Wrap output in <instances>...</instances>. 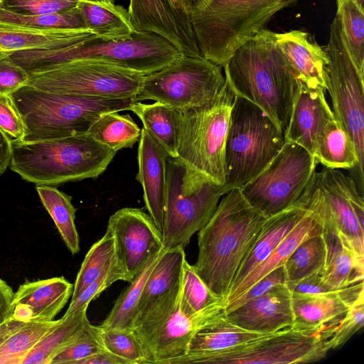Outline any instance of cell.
<instances>
[{
  "label": "cell",
  "mask_w": 364,
  "mask_h": 364,
  "mask_svg": "<svg viewBox=\"0 0 364 364\" xmlns=\"http://www.w3.org/2000/svg\"><path fill=\"white\" fill-rule=\"evenodd\" d=\"M267 218L235 188L223 196L210 220L198 231L194 269L225 303L239 267Z\"/></svg>",
  "instance_id": "6da1fadb"
},
{
  "label": "cell",
  "mask_w": 364,
  "mask_h": 364,
  "mask_svg": "<svg viewBox=\"0 0 364 364\" xmlns=\"http://www.w3.org/2000/svg\"><path fill=\"white\" fill-rule=\"evenodd\" d=\"M223 68L235 95L258 106L284 133L300 83L276 43L275 33L261 30Z\"/></svg>",
  "instance_id": "7a4b0ae2"
},
{
  "label": "cell",
  "mask_w": 364,
  "mask_h": 364,
  "mask_svg": "<svg viewBox=\"0 0 364 364\" xmlns=\"http://www.w3.org/2000/svg\"><path fill=\"white\" fill-rule=\"evenodd\" d=\"M182 55L163 36L137 30L124 40L104 41L95 36L83 43L65 47L10 52L13 61L29 75L82 60L103 61L146 75Z\"/></svg>",
  "instance_id": "3957f363"
},
{
  "label": "cell",
  "mask_w": 364,
  "mask_h": 364,
  "mask_svg": "<svg viewBox=\"0 0 364 364\" xmlns=\"http://www.w3.org/2000/svg\"><path fill=\"white\" fill-rule=\"evenodd\" d=\"M24 124L22 141L87 134L102 114L129 110L136 98H101L56 93L24 85L10 94Z\"/></svg>",
  "instance_id": "277c9868"
},
{
  "label": "cell",
  "mask_w": 364,
  "mask_h": 364,
  "mask_svg": "<svg viewBox=\"0 0 364 364\" xmlns=\"http://www.w3.org/2000/svg\"><path fill=\"white\" fill-rule=\"evenodd\" d=\"M11 143L10 169L37 186L96 178L117 153L87 133L31 142L12 139Z\"/></svg>",
  "instance_id": "5b68a950"
},
{
  "label": "cell",
  "mask_w": 364,
  "mask_h": 364,
  "mask_svg": "<svg viewBox=\"0 0 364 364\" xmlns=\"http://www.w3.org/2000/svg\"><path fill=\"white\" fill-rule=\"evenodd\" d=\"M299 0H205L190 14L202 56L223 68L281 10Z\"/></svg>",
  "instance_id": "8992f818"
},
{
  "label": "cell",
  "mask_w": 364,
  "mask_h": 364,
  "mask_svg": "<svg viewBox=\"0 0 364 364\" xmlns=\"http://www.w3.org/2000/svg\"><path fill=\"white\" fill-rule=\"evenodd\" d=\"M284 143V132L262 109L235 95L225 147V193L258 176Z\"/></svg>",
  "instance_id": "52a82bcc"
},
{
  "label": "cell",
  "mask_w": 364,
  "mask_h": 364,
  "mask_svg": "<svg viewBox=\"0 0 364 364\" xmlns=\"http://www.w3.org/2000/svg\"><path fill=\"white\" fill-rule=\"evenodd\" d=\"M223 186L178 158L168 157L163 227L164 250L185 248L210 220Z\"/></svg>",
  "instance_id": "ba28073f"
},
{
  "label": "cell",
  "mask_w": 364,
  "mask_h": 364,
  "mask_svg": "<svg viewBox=\"0 0 364 364\" xmlns=\"http://www.w3.org/2000/svg\"><path fill=\"white\" fill-rule=\"evenodd\" d=\"M234 97L226 82L210 102L179 110L177 158L222 186L225 182V147Z\"/></svg>",
  "instance_id": "9c48e42d"
},
{
  "label": "cell",
  "mask_w": 364,
  "mask_h": 364,
  "mask_svg": "<svg viewBox=\"0 0 364 364\" xmlns=\"http://www.w3.org/2000/svg\"><path fill=\"white\" fill-rule=\"evenodd\" d=\"M181 292L182 278L145 314L135 319L132 331L144 350V364H167L185 355L193 335L225 310V306L220 305L186 316L180 310Z\"/></svg>",
  "instance_id": "30bf717a"
},
{
  "label": "cell",
  "mask_w": 364,
  "mask_h": 364,
  "mask_svg": "<svg viewBox=\"0 0 364 364\" xmlns=\"http://www.w3.org/2000/svg\"><path fill=\"white\" fill-rule=\"evenodd\" d=\"M223 68L203 56L181 58L144 76L136 100H151L184 110L214 100L225 85Z\"/></svg>",
  "instance_id": "8fae6325"
},
{
  "label": "cell",
  "mask_w": 364,
  "mask_h": 364,
  "mask_svg": "<svg viewBox=\"0 0 364 364\" xmlns=\"http://www.w3.org/2000/svg\"><path fill=\"white\" fill-rule=\"evenodd\" d=\"M318 164L306 149L285 141L269 165L240 190L253 208L267 218L272 216L299 200Z\"/></svg>",
  "instance_id": "7c38bea8"
},
{
  "label": "cell",
  "mask_w": 364,
  "mask_h": 364,
  "mask_svg": "<svg viewBox=\"0 0 364 364\" xmlns=\"http://www.w3.org/2000/svg\"><path fill=\"white\" fill-rule=\"evenodd\" d=\"M145 75L100 60H82L29 75L44 91L101 98H136Z\"/></svg>",
  "instance_id": "4fadbf2b"
},
{
  "label": "cell",
  "mask_w": 364,
  "mask_h": 364,
  "mask_svg": "<svg viewBox=\"0 0 364 364\" xmlns=\"http://www.w3.org/2000/svg\"><path fill=\"white\" fill-rule=\"evenodd\" d=\"M328 351L318 333L289 327L218 353H186L168 364L308 363L324 358Z\"/></svg>",
  "instance_id": "5bb4252c"
},
{
  "label": "cell",
  "mask_w": 364,
  "mask_h": 364,
  "mask_svg": "<svg viewBox=\"0 0 364 364\" xmlns=\"http://www.w3.org/2000/svg\"><path fill=\"white\" fill-rule=\"evenodd\" d=\"M326 50L328 56L326 85L335 118L351 138L363 176L364 162V77L356 69L343 38L341 23L336 14Z\"/></svg>",
  "instance_id": "9a60e30c"
},
{
  "label": "cell",
  "mask_w": 364,
  "mask_h": 364,
  "mask_svg": "<svg viewBox=\"0 0 364 364\" xmlns=\"http://www.w3.org/2000/svg\"><path fill=\"white\" fill-rule=\"evenodd\" d=\"M313 182L345 242L364 259V202L350 175L338 169L323 168L315 172Z\"/></svg>",
  "instance_id": "2e32d148"
},
{
  "label": "cell",
  "mask_w": 364,
  "mask_h": 364,
  "mask_svg": "<svg viewBox=\"0 0 364 364\" xmlns=\"http://www.w3.org/2000/svg\"><path fill=\"white\" fill-rule=\"evenodd\" d=\"M107 229L113 235L117 259L125 282H131L152 256L162 250V235L142 209L123 208L109 218Z\"/></svg>",
  "instance_id": "e0dca14e"
},
{
  "label": "cell",
  "mask_w": 364,
  "mask_h": 364,
  "mask_svg": "<svg viewBox=\"0 0 364 364\" xmlns=\"http://www.w3.org/2000/svg\"><path fill=\"white\" fill-rule=\"evenodd\" d=\"M135 30L156 33L188 56H202L188 14L177 0H130L128 9Z\"/></svg>",
  "instance_id": "ac0fdd59"
},
{
  "label": "cell",
  "mask_w": 364,
  "mask_h": 364,
  "mask_svg": "<svg viewBox=\"0 0 364 364\" xmlns=\"http://www.w3.org/2000/svg\"><path fill=\"white\" fill-rule=\"evenodd\" d=\"M361 299H364L363 281L336 292L291 293V328L306 333H317L326 324L339 319Z\"/></svg>",
  "instance_id": "d6986e66"
},
{
  "label": "cell",
  "mask_w": 364,
  "mask_h": 364,
  "mask_svg": "<svg viewBox=\"0 0 364 364\" xmlns=\"http://www.w3.org/2000/svg\"><path fill=\"white\" fill-rule=\"evenodd\" d=\"M225 314L232 323L247 331L275 333L293 324L291 292L286 284L277 285Z\"/></svg>",
  "instance_id": "ffe728a7"
},
{
  "label": "cell",
  "mask_w": 364,
  "mask_h": 364,
  "mask_svg": "<svg viewBox=\"0 0 364 364\" xmlns=\"http://www.w3.org/2000/svg\"><path fill=\"white\" fill-rule=\"evenodd\" d=\"M168 156L164 147L142 127L139 140L136 179L142 186L146 209L161 232L164 218Z\"/></svg>",
  "instance_id": "44dd1931"
},
{
  "label": "cell",
  "mask_w": 364,
  "mask_h": 364,
  "mask_svg": "<svg viewBox=\"0 0 364 364\" xmlns=\"http://www.w3.org/2000/svg\"><path fill=\"white\" fill-rule=\"evenodd\" d=\"M73 291V284L64 277L26 282L14 292L11 317L24 323L53 321Z\"/></svg>",
  "instance_id": "7402d4cb"
},
{
  "label": "cell",
  "mask_w": 364,
  "mask_h": 364,
  "mask_svg": "<svg viewBox=\"0 0 364 364\" xmlns=\"http://www.w3.org/2000/svg\"><path fill=\"white\" fill-rule=\"evenodd\" d=\"M275 38L299 83L326 91L328 56L326 48L319 46L310 33L301 30L275 33Z\"/></svg>",
  "instance_id": "603a6c76"
},
{
  "label": "cell",
  "mask_w": 364,
  "mask_h": 364,
  "mask_svg": "<svg viewBox=\"0 0 364 364\" xmlns=\"http://www.w3.org/2000/svg\"><path fill=\"white\" fill-rule=\"evenodd\" d=\"M326 91L300 84L287 129L285 141L294 142L314 156L317 135L323 124L333 115Z\"/></svg>",
  "instance_id": "cb8c5ba5"
},
{
  "label": "cell",
  "mask_w": 364,
  "mask_h": 364,
  "mask_svg": "<svg viewBox=\"0 0 364 364\" xmlns=\"http://www.w3.org/2000/svg\"><path fill=\"white\" fill-rule=\"evenodd\" d=\"M307 211L306 201L302 196L292 206L267 218L239 267L229 294L268 257Z\"/></svg>",
  "instance_id": "d4e9b609"
},
{
  "label": "cell",
  "mask_w": 364,
  "mask_h": 364,
  "mask_svg": "<svg viewBox=\"0 0 364 364\" xmlns=\"http://www.w3.org/2000/svg\"><path fill=\"white\" fill-rule=\"evenodd\" d=\"M314 156L325 168L345 169L353 173L350 176L363 195V176L359 171L354 144L334 115L327 119L317 135Z\"/></svg>",
  "instance_id": "484cf974"
},
{
  "label": "cell",
  "mask_w": 364,
  "mask_h": 364,
  "mask_svg": "<svg viewBox=\"0 0 364 364\" xmlns=\"http://www.w3.org/2000/svg\"><path fill=\"white\" fill-rule=\"evenodd\" d=\"M95 36L89 29L34 28L0 23V48L9 52L65 47Z\"/></svg>",
  "instance_id": "4316f807"
},
{
  "label": "cell",
  "mask_w": 364,
  "mask_h": 364,
  "mask_svg": "<svg viewBox=\"0 0 364 364\" xmlns=\"http://www.w3.org/2000/svg\"><path fill=\"white\" fill-rule=\"evenodd\" d=\"M307 207V206H306ZM299 223L289 232L268 257L255 268L228 296L225 305L245 293L251 286L274 269L284 265L297 246L306 238L322 233L321 219L318 213L308 208Z\"/></svg>",
  "instance_id": "83f0119b"
},
{
  "label": "cell",
  "mask_w": 364,
  "mask_h": 364,
  "mask_svg": "<svg viewBox=\"0 0 364 364\" xmlns=\"http://www.w3.org/2000/svg\"><path fill=\"white\" fill-rule=\"evenodd\" d=\"M270 333L254 332L232 323L225 310L200 328L190 341L186 353H215L242 345Z\"/></svg>",
  "instance_id": "f1b7e54d"
},
{
  "label": "cell",
  "mask_w": 364,
  "mask_h": 364,
  "mask_svg": "<svg viewBox=\"0 0 364 364\" xmlns=\"http://www.w3.org/2000/svg\"><path fill=\"white\" fill-rule=\"evenodd\" d=\"M186 260L183 247L163 250L144 286L136 318L177 285L182 278Z\"/></svg>",
  "instance_id": "f546056e"
},
{
  "label": "cell",
  "mask_w": 364,
  "mask_h": 364,
  "mask_svg": "<svg viewBox=\"0 0 364 364\" xmlns=\"http://www.w3.org/2000/svg\"><path fill=\"white\" fill-rule=\"evenodd\" d=\"M87 28L104 41L124 40L135 30L128 11L114 4L80 0L77 6Z\"/></svg>",
  "instance_id": "4dcf8cb0"
},
{
  "label": "cell",
  "mask_w": 364,
  "mask_h": 364,
  "mask_svg": "<svg viewBox=\"0 0 364 364\" xmlns=\"http://www.w3.org/2000/svg\"><path fill=\"white\" fill-rule=\"evenodd\" d=\"M85 305L68 316L48 332L29 352L22 364H50L52 358L70 344L89 323Z\"/></svg>",
  "instance_id": "1f68e13d"
},
{
  "label": "cell",
  "mask_w": 364,
  "mask_h": 364,
  "mask_svg": "<svg viewBox=\"0 0 364 364\" xmlns=\"http://www.w3.org/2000/svg\"><path fill=\"white\" fill-rule=\"evenodd\" d=\"M145 128L166 150L169 156L177 158L180 112L168 105L155 102H135L131 107Z\"/></svg>",
  "instance_id": "d6a6232c"
},
{
  "label": "cell",
  "mask_w": 364,
  "mask_h": 364,
  "mask_svg": "<svg viewBox=\"0 0 364 364\" xmlns=\"http://www.w3.org/2000/svg\"><path fill=\"white\" fill-rule=\"evenodd\" d=\"M39 198L53 220L68 249L73 255L80 250V237L75 225L76 209L71 196L48 185L36 186Z\"/></svg>",
  "instance_id": "836d02e7"
},
{
  "label": "cell",
  "mask_w": 364,
  "mask_h": 364,
  "mask_svg": "<svg viewBox=\"0 0 364 364\" xmlns=\"http://www.w3.org/2000/svg\"><path fill=\"white\" fill-rule=\"evenodd\" d=\"M163 250L152 256L143 269L129 282V286L119 296L100 328L132 330L144 286Z\"/></svg>",
  "instance_id": "e575fe53"
},
{
  "label": "cell",
  "mask_w": 364,
  "mask_h": 364,
  "mask_svg": "<svg viewBox=\"0 0 364 364\" xmlns=\"http://www.w3.org/2000/svg\"><path fill=\"white\" fill-rule=\"evenodd\" d=\"M141 129L129 114L112 112L101 115L87 132L94 139L112 151L132 148L139 141Z\"/></svg>",
  "instance_id": "d590c367"
},
{
  "label": "cell",
  "mask_w": 364,
  "mask_h": 364,
  "mask_svg": "<svg viewBox=\"0 0 364 364\" xmlns=\"http://www.w3.org/2000/svg\"><path fill=\"white\" fill-rule=\"evenodd\" d=\"M117 263L114 237L107 229L104 236L92 245L85 257L73 285L71 301Z\"/></svg>",
  "instance_id": "8d00e7d4"
},
{
  "label": "cell",
  "mask_w": 364,
  "mask_h": 364,
  "mask_svg": "<svg viewBox=\"0 0 364 364\" xmlns=\"http://www.w3.org/2000/svg\"><path fill=\"white\" fill-rule=\"evenodd\" d=\"M341 33L350 58L364 77V11L358 0H336Z\"/></svg>",
  "instance_id": "74e56055"
},
{
  "label": "cell",
  "mask_w": 364,
  "mask_h": 364,
  "mask_svg": "<svg viewBox=\"0 0 364 364\" xmlns=\"http://www.w3.org/2000/svg\"><path fill=\"white\" fill-rule=\"evenodd\" d=\"M326 261V247L322 233L306 238L297 246L284 264L286 283L323 273Z\"/></svg>",
  "instance_id": "f35d334b"
},
{
  "label": "cell",
  "mask_w": 364,
  "mask_h": 364,
  "mask_svg": "<svg viewBox=\"0 0 364 364\" xmlns=\"http://www.w3.org/2000/svg\"><path fill=\"white\" fill-rule=\"evenodd\" d=\"M364 259L358 257L346 244L326 253L323 282L336 291L363 282Z\"/></svg>",
  "instance_id": "ab89813d"
},
{
  "label": "cell",
  "mask_w": 364,
  "mask_h": 364,
  "mask_svg": "<svg viewBox=\"0 0 364 364\" xmlns=\"http://www.w3.org/2000/svg\"><path fill=\"white\" fill-rule=\"evenodd\" d=\"M59 321L30 322L16 331L0 346V364H22L29 352Z\"/></svg>",
  "instance_id": "60d3db41"
},
{
  "label": "cell",
  "mask_w": 364,
  "mask_h": 364,
  "mask_svg": "<svg viewBox=\"0 0 364 364\" xmlns=\"http://www.w3.org/2000/svg\"><path fill=\"white\" fill-rule=\"evenodd\" d=\"M224 305L225 301L214 295L196 273L193 265L184 262L180 310L193 316L210 308Z\"/></svg>",
  "instance_id": "b9f144b4"
},
{
  "label": "cell",
  "mask_w": 364,
  "mask_h": 364,
  "mask_svg": "<svg viewBox=\"0 0 364 364\" xmlns=\"http://www.w3.org/2000/svg\"><path fill=\"white\" fill-rule=\"evenodd\" d=\"M0 23L34 28L87 29L77 9L47 15H23L0 6Z\"/></svg>",
  "instance_id": "7bdbcfd3"
},
{
  "label": "cell",
  "mask_w": 364,
  "mask_h": 364,
  "mask_svg": "<svg viewBox=\"0 0 364 364\" xmlns=\"http://www.w3.org/2000/svg\"><path fill=\"white\" fill-rule=\"evenodd\" d=\"M364 325V299L351 305L336 321L326 324L317 333L329 350L342 347Z\"/></svg>",
  "instance_id": "ee69618b"
},
{
  "label": "cell",
  "mask_w": 364,
  "mask_h": 364,
  "mask_svg": "<svg viewBox=\"0 0 364 364\" xmlns=\"http://www.w3.org/2000/svg\"><path fill=\"white\" fill-rule=\"evenodd\" d=\"M105 349L100 337L99 326L87 323L77 338L58 352L50 364H78L90 355Z\"/></svg>",
  "instance_id": "f6af8a7d"
},
{
  "label": "cell",
  "mask_w": 364,
  "mask_h": 364,
  "mask_svg": "<svg viewBox=\"0 0 364 364\" xmlns=\"http://www.w3.org/2000/svg\"><path fill=\"white\" fill-rule=\"evenodd\" d=\"M100 333L105 349L125 359L129 364H144L145 354L132 330L100 328Z\"/></svg>",
  "instance_id": "bcb514c9"
},
{
  "label": "cell",
  "mask_w": 364,
  "mask_h": 364,
  "mask_svg": "<svg viewBox=\"0 0 364 364\" xmlns=\"http://www.w3.org/2000/svg\"><path fill=\"white\" fill-rule=\"evenodd\" d=\"M80 0H0V6L23 15H47L76 8Z\"/></svg>",
  "instance_id": "7dc6e473"
},
{
  "label": "cell",
  "mask_w": 364,
  "mask_h": 364,
  "mask_svg": "<svg viewBox=\"0 0 364 364\" xmlns=\"http://www.w3.org/2000/svg\"><path fill=\"white\" fill-rule=\"evenodd\" d=\"M118 280L125 281V275L117 262L107 272L91 283L75 301L70 302L63 316H68L83 306L89 305L92 300L97 299L102 291Z\"/></svg>",
  "instance_id": "c3c4849f"
},
{
  "label": "cell",
  "mask_w": 364,
  "mask_h": 364,
  "mask_svg": "<svg viewBox=\"0 0 364 364\" xmlns=\"http://www.w3.org/2000/svg\"><path fill=\"white\" fill-rule=\"evenodd\" d=\"M287 277L284 265L277 267L251 286L245 293L225 306L228 313L243 303L255 299L267 292L277 285L285 284Z\"/></svg>",
  "instance_id": "681fc988"
},
{
  "label": "cell",
  "mask_w": 364,
  "mask_h": 364,
  "mask_svg": "<svg viewBox=\"0 0 364 364\" xmlns=\"http://www.w3.org/2000/svg\"><path fill=\"white\" fill-rule=\"evenodd\" d=\"M29 75L16 65L9 51H0V95H10L26 85Z\"/></svg>",
  "instance_id": "f907efd6"
},
{
  "label": "cell",
  "mask_w": 364,
  "mask_h": 364,
  "mask_svg": "<svg viewBox=\"0 0 364 364\" xmlns=\"http://www.w3.org/2000/svg\"><path fill=\"white\" fill-rule=\"evenodd\" d=\"M0 129L11 139H23L24 124L10 95H0Z\"/></svg>",
  "instance_id": "816d5d0a"
},
{
  "label": "cell",
  "mask_w": 364,
  "mask_h": 364,
  "mask_svg": "<svg viewBox=\"0 0 364 364\" xmlns=\"http://www.w3.org/2000/svg\"><path fill=\"white\" fill-rule=\"evenodd\" d=\"M322 274H315L295 282H288L286 283V286L291 293L297 294H326L339 291L333 290L323 282Z\"/></svg>",
  "instance_id": "f5cc1de1"
},
{
  "label": "cell",
  "mask_w": 364,
  "mask_h": 364,
  "mask_svg": "<svg viewBox=\"0 0 364 364\" xmlns=\"http://www.w3.org/2000/svg\"><path fill=\"white\" fill-rule=\"evenodd\" d=\"M14 295L11 287L0 278V325L11 318Z\"/></svg>",
  "instance_id": "db71d44e"
},
{
  "label": "cell",
  "mask_w": 364,
  "mask_h": 364,
  "mask_svg": "<svg viewBox=\"0 0 364 364\" xmlns=\"http://www.w3.org/2000/svg\"><path fill=\"white\" fill-rule=\"evenodd\" d=\"M78 364H129L125 359L103 349L88 358L80 360Z\"/></svg>",
  "instance_id": "11a10c76"
},
{
  "label": "cell",
  "mask_w": 364,
  "mask_h": 364,
  "mask_svg": "<svg viewBox=\"0 0 364 364\" xmlns=\"http://www.w3.org/2000/svg\"><path fill=\"white\" fill-rule=\"evenodd\" d=\"M11 139L0 129V176L9 166L12 158Z\"/></svg>",
  "instance_id": "9f6ffc18"
},
{
  "label": "cell",
  "mask_w": 364,
  "mask_h": 364,
  "mask_svg": "<svg viewBox=\"0 0 364 364\" xmlns=\"http://www.w3.org/2000/svg\"><path fill=\"white\" fill-rule=\"evenodd\" d=\"M26 323L17 321L12 317L0 325V346L16 331L21 328Z\"/></svg>",
  "instance_id": "6f0895ef"
},
{
  "label": "cell",
  "mask_w": 364,
  "mask_h": 364,
  "mask_svg": "<svg viewBox=\"0 0 364 364\" xmlns=\"http://www.w3.org/2000/svg\"><path fill=\"white\" fill-rule=\"evenodd\" d=\"M188 14H191L205 0H177Z\"/></svg>",
  "instance_id": "680465c9"
},
{
  "label": "cell",
  "mask_w": 364,
  "mask_h": 364,
  "mask_svg": "<svg viewBox=\"0 0 364 364\" xmlns=\"http://www.w3.org/2000/svg\"><path fill=\"white\" fill-rule=\"evenodd\" d=\"M87 1H94V2H103V3L114 4L115 0H87Z\"/></svg>",
  "instance_id": "91938a15"
},
{
  "label": "cell",
  "mask_w": 364,
  "mask_h": 364,
  "mask_svg": "<svg viewBox=\"0 0 364 364\" xmlns=\"http://www.w3.org/2000/svg\"><path fill=\"white\" fill-rule=\"evenodd\" d=\"M359 1V3H360L361 4H363V0H358Z\"/></svg>",
  "instance_id": "94428289"
},
{
  "label": "cell",
  "mask_w": 364,
  "mask_h": 364,
  "mask_svg": "<svg viewBox=\"0 0 364 364\" xmlns=\"http://www.w3.org/2000/svg\"><path fill=\"white\" fill-rule=\"evenodd\" d=\"M2 50L1 48H0V51Z\"/></svg>",
  "instance_id": "6125c7cd"
}]
</instances>
